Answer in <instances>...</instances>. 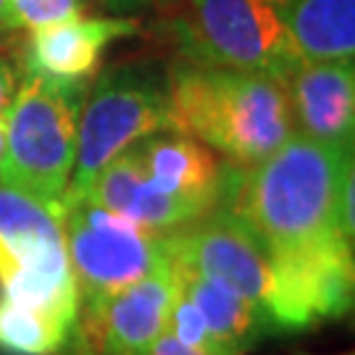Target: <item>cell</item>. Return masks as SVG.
<instances>
[{
  "label": "cell",
  "instance_id": "6da1fadb",
  "mask_svg": "<svg viewBox=\"0 0 355 355\" xmlns=\"http://www.w3.org/2000/svg\"><path fill=\"white\" fill-rule=\"evenodd\" d=\"M350 150L292 132L266 161L232 168L224 205L266 245L268 255H295L347 240L337 208L353 171Z\"/></svg>",
  "mask_w": 355,
  "mask_h": 355
},
{
  "label": "cell",
  "instance_id": "7a4b0ae2",
  "mask_svg": "<svg viewBox=\"0 0 355 355\" xmlns=\"http://www.w3.org/2000/svg\"><path fill=\"white\" fill-rule=\"evenodd\" d=\"M168 124L237 168H253L295 132L287 85L182 58L168 66Z\"/></svg>",
  "mask_w": 355,
  "mask_h": 355
},
{
  "label": "cell",
  "instance_id": "3957f363",
  "mask_svg": "<svg viewBox=\"0 0 355 355\" xmlns=\"http://www.w3.org/2000/svg\"><path fill=\"white\" fill-rule=\"evenodd\" d=\"M87 79L24 74L6 114L0 182L64 214Z\"/></svg>",
  "mask_w": 355,
  "mask_h": 355
},
{
  "label": "cell",
  "instance_id": "277c9868",
  "mask_svg": "<svg viewBox=\"0 0 355 355\" xmlns=\"http://www.w3.org/2000/svg\"><path fill=\"white\" fill-rule=\"evenodd\" d=\"M168 124V69L150 58L108 66L87 87L79 116L76 161L64 205L79 200L116 155Z\"/></svg>",
  "mask_w": 355,
  "mask_h": 355
},
{
  "label": "cell",
  "instance_id": "5b68a950",
  "mask_svg": "<svg viewBox=\"0 0 355 355\" xmlns=\"http://www.w3.org/2000/svg\"><path fill=\"white\" fill-rule=\"evenodd\" d=\"M61 221L79 292L76 327L101 343V321L108 300L168 261V234L132 224L87 200L66 203Z\"/></svg>",
  "mask_w": 355,
  "mask_h": 355
},
{
  "label": "cell",
  "instance_id": "8992f818",
  "mask_svg": "<svg viewBox=\"0 0 355 355\" xmlns=\"http://www.w3.org/2000/svg\"><path fill=\"white\" fill-rule=\"evenodd\" d=\"M61 211L0 182V297L79 321Z\"/></svg>",
  "mask_w": 355,
  "mask_h": 355
},
{
  "label": "cell",
  "instance_id": "52a82bcc",
  "mask_svg": "<svg viewBox=\"0 0 355 355\" xmlns=\"http://www.w3.org/2000/svg\"><path fill=\"white\" fill-rule=\"evenodd\" d=\"M182 58L287 82L303 64L271 0H187L177 24Z\"/></svg>",
  "mask_w": 355,
  "mask_h": 355
},
{
  "label": "cell",
  "instance_id": "ba28073f",
  "mask_svg": "<svg viewBox=\"0 0 355 355\" xmlns=\"http://www.w3.org/2000/svg\"><path fill=\"white\" fill-rule=\"evenodd\" d=\"M168 255L208 279L224 282L227 287L237 290L271 324V308L277 297L274 261L266 245L227 205H218L203 218L171 232Z\"/></svg>",
  "mask_w": 355,
  "mask_h": 355
},
{
  "label": "cell",
  "instance_id": "9c48e42d",
  "mask_svg": "<svg viewBox=\"0 0 355 355\" xmlns=\"http://www.w3.org/2000/svg\"><path fill=\"white\" fill-rule=\"evenodd\" d=\"M129 150L158 192L192 203L203 214H211L227 200L232 164H221L214 150L198 140L166 129L142 137Z\"/></svg>",
  "mask_w": 355,
  "mask_h": 355
},
{
  "label": "cell",
  "instance_id": "30bf717a",
  "mask_svg": "<svg viewBox=\"0 0 355 355\" xmlns=\"http://www.w3.org/2000/svg\"><path fill=\"white\" fill-rule=\"evenodd\" d=\"M292 124L303 135L353 148L355 66L353 61H303L287 76Z\"/></svg>",
  "mask_w": 355,
  "mask_h": 355
},
{
  "label": "cell",
  "instance_id": "8fae6325",
  "mask_svg": "<svg viewBox=\"0 0 355 355\" xmlns=\"http://www.w3.org/2000/svg\"><path fill=\"white\" fill-rule=\"evenodd\" d=\"M137 32L135 19H74L64 24L40 26L21 45L24 74H42L55 79H87L95 74L103 53L116 40Z\"/></svg>",
  "mask_w": 355,
  "mask_h": 355
},
{
  "label": "cell",
  "instance_id": "7c38bea8",
  "mask_svg": "<svg viewBox=\"0 0 355 355\" xmlns=\"http://www.w3.org/2000/svg\"><path fill=\"white\" fill-rule=\"evenodd\" d=\"M79 200H87L108 214L121 216L132 224H140L161 234H171L208 216L192 203H184L179 198L155 190L145 179L129 148L121 155H116L108 166H103L101 174L95 177V182Z\"/></svg>",
  "mask_w": 355,
  "mask_h": 355
},
{
  "label": "cell",
  "instance_id": "4fadbf2b",
  "mask_svg": "<svg viewBox=\"0 0 355 355\" xmlns=\"http://www.w3.org/2000/svg\"><path fill=\"white\" fill-rule=\"evenodd\" d=\"M174 300L171 261L148 271L142 279L114 295L101 321V347L105 355H150L166 331Z\"/></svg>",
  "mask_w": 355,
  "mask_h": 355
},
{
  "label": "cell",
  "instance_id": "5bb4252c",
  "mask_svg": "<svg viewBox=\"0 0 355 355\" xmlns=\"http://www.w3.org/2000/svg\"><path fill=\"white\" fill-rule=\"evenodd\" d=\"M168 261H171L174 284L200 311L221 355H242L263 334L274 331L268 318L237 290L227 287L224 282L208 279L171 255Z\"/></svg>",
  "mask_w": 355,
  "mask_h": 355
},
{
  "label": "cell",
  "instance_id": "9a60e30c",
  "mask_svg": "<svg viewBox=\"0 0 355 355\" xmlns=\"http://www.w3.org/2000/svg\"><path fill=\"white\" fill-rule=\"evenodd\" d=\"M303 61H353L355 0H271Z\"/></svg>",
  "mask_w": 355,
  "mask_h": 355
},
{
  "label": "cell",
  "instance_id": "2e32d148",
  "mask_svg": "<svg viewBox=\"0 0 355 355\" xmlns=\"http://www.w3.org/2000/svg\"><path fill=\"white\" fill-rule=\"evenodd\" d=\"M74 324L32 305L0 297V347L11 355H61L74 337Z\"/></svg>",
  "mask_w": 355,
  "mask_h": 355
},
{
  "label": "cell",
  "instance_id": "e0dca14e",
  "mask_svg": "<svg viewBox=\"0 0 355 355\" xmlns=\"http://www.w3.org/2000/svg\"><path fill=\"white\" fill-rule=\"evenodd\" d=\"M87 0H8V19L13 32L40 29L82 19Z\"/></svg>",
  "mask_w": 355,
  "mask_h": 355
},
{
  "label": "cell",
  "instance_id": "ac0fdd59",
  "mask_svg": "<svg viewBox=\"0 0 355 355\" xmlns=\"http://www.w3.org/2000/svg\"><path fill=\"white\" fill-rule=\"evenodd\" d=\"M166 331H171L182 345H187L192 350H205L211 355H221L216 347L211 331L205 327V318L200 311L190 303V297L174 284V300H171V311H168V321H166Z\"/></svg>",
  "mask_w": 355,
  "mask_h": 355
},
{
  "label": "cell",
  "instance_id": "d6986e66",
  "mask_svg": "<svg viewBox=\"0 0 355 355\" xmlns=\"http://www.w3.org/2000/svg\"><path fill=\"white\" fill-rule=\"evenodd\" d=\"M16 89H19V71L6 55H0V116L8 114Z\"/></svg>",
  "mask_w": 355,
  "mask_h": 355
},
{
  "label": "cell",
  "instance_id": "ffe728a7",
  "mask_svg": "<svg viewBox=\"0 0 355 355\" xmlns=\"http://www.w3.org/2000/svg\"><path fill=\"white\" fill-rule=\"evenodd\" d=\"M150 355H211V353H205V350H192V347L179 343L171 331H164V334L158 337V343L153 345Z\"/></svg>",
  "mask_w": 355,
  "mask_h": 355
},
{
  "label": "cell",
  "instance_id": "44dd1931",
  "mask_svg": "<svg viewBox=\"0 0 355 355\" xmlns=\"http://www.w3.org/2000/svg\"><path fill=\"white\" fill-rule=\"evenodd\" d=\"M16 35L11 26V19H8V0H0V48L6 42H11V37Z\"/></svg>",
  "mask_w": 355,
  "mask_h": 355
},
{
  "label": "cell",
  "instance_id": "7402d4cb",
  "mask_svg": "<svg viewBox=\"0 0 355 355\" xmlns=\"http://www.w3.org/2000/svg\"><path fill=\"white\" fill-rule=\"evenodd\" d=\"M103 3H105L111 11L124 13V11H140V8H145L153 0H103Z\"/></svg>",
  "mask_w": 355,
  "mask_h": 355
},
{
  "label": "cell",
  "instance_id": "603a6c76",
  "mask_svg": "<svg viewBox=\"0 0 355 355\" xmlns=\"http://www.w3.org/2000/svg\"><path fill=\"white\" fill-rule=\"evenodd\" d=\"M6 153V116H0V161Z\"/></svg>",
  "mask_w": 355,
  "mask_h": 355
},
{
  "label": "cell",
  "instance_id": "cb8c5ba5",
  "mask_svg": "<svg viewBox=\"0 0 355 355\" xmlns=\"http://www.w3.org/2000/svg\"><path fill=\"white\" fill-rule=\"evenodd\" d=\"M303 355H305V353H303Z\"/></svg>",
  "mask_w": 355,
  "mask_h": 355
}]
</instances>
